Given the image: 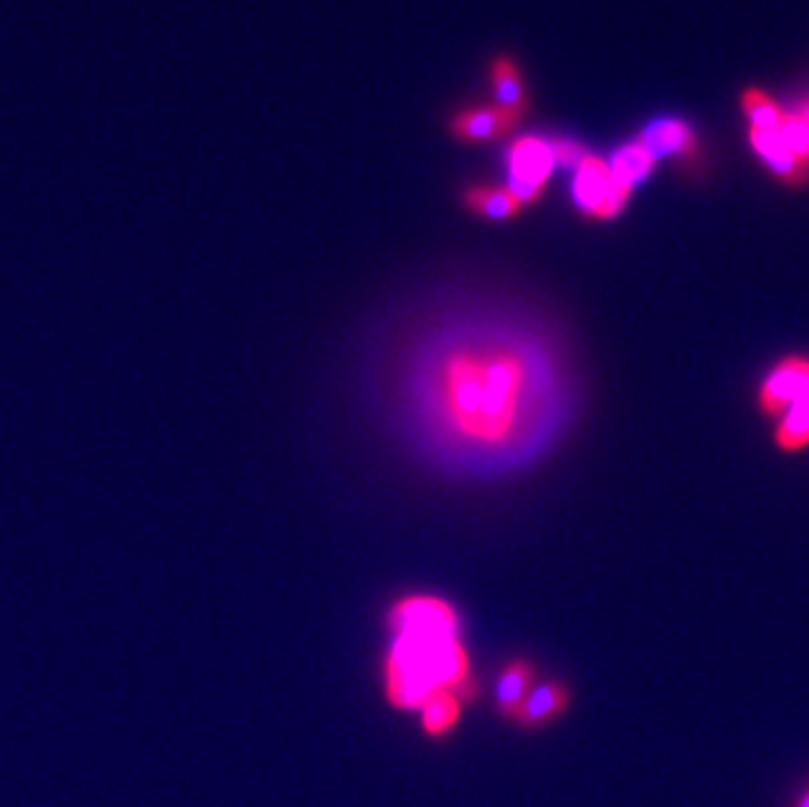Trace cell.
<instances>
[{"label":"cell","instance_id":"6da1fadb","mask_svg":"<svg viewBox=\"0 0 809 807\" xmlns=\"http://www.w3.org/2000/svg\"><path fill=\"white\" fill-rule=\"evenodd\" d=\"M556 385H545L532 344L479 333L440 344L414 376V417L438 449L459 459L519 456L539 436Z\"/></svg>","mask_w":809,"mask_h":807},{"label":"cell","instance_id":"7a4b0ae2","mask_svg":"<svg viewBox=\"0 0 809 807\" xmlns=\"http://www.w3.org/2000/svg\"><path fill=\"white\" fill-rule=\"evenodd\" d=\"M385 698L401 711H419L432 695L453 692L472 703L479 687L462 640V616L440 595H406L388 616Z\"/></svg>","mask_w":809,"mask_h":807},{"label":"cell","instance_id":"3957f363","mask_svg":"<svg viewBox=\"0 0 809 807\" xmlns=\"http://www.w3.org/2000/svg\"><path fill=\"white\" fill-rule=\"evenodd\" d=\"M631 192L614 179L608 163L597 155H587L576 166L571 181V200L584 218L614 221L623 213Z\"/></svg>","mask_w":809,"mask_h":807},{"label":"cell","instance_id":"277c9868","mask_svg":"<svg viewBox=\"0 0 809 807\" xmlns=\"http://www.w3.org/2000/svg\"><path fill=\"white\" fill-rule=\"evenodd\" d=\"M552 168H556V153L552 142L543 137H519L505 150V176H509V192L522 205L537 202L545 192Z\"/></svg>","mask_w":809,"mask_h":807},{"label":"cell","instance_id":"5b68a950","mask_svg":"<svg viewBox=\"0 0 809 807\" xmlns=\"http://www.w3.org/2000/svg\"><path fill=\"white\" fill-rule=\"evenodd\" d=\"M809 383V359L792 354L768 372L760 383L758 406L765 417H781L797 402L801 389Z\"/></svg>","mask_w":809,"mask_h":807},{"label":"cell","instance_id":"8992f818","mask_svg":"<svg viewBox=\"0 0 809 807\" xmlns=\"http://www.w3.org/2000/svg\"><path fill=\"white\" fill-rule=\"evenodd\" d=\"M640 142L647 147V153L655 157H679L689 163L700 157V142H697L694 129L683 118L661 116L644 127Z\"/></svg>","mask_w":809,"mask_h":807},{"label":"cell","instance_id":"52a82bcc","mask_svg":"<svg viewBox=\"0 0 809 807\" xmlns=\"http://www.w3.org/2000/svg\"><path fill=\"white\" fill-rule=\"evenodd\" d=\"M749 147L765 163L768 170L775 174V179L788 183V187H807L809 183V163L788 150L778 131L749 129Z\"/></svg>","mask_w":809,"mask_h":807},{"label":"cell","instance_id":"ba28073f","mask_svg":"<svg viewBox=\"0 0 809 807\" xmlns=\"http://www.w3.org/2000/svg\"><path fill=\"white\" fill-rule=\"evenodd\" d=\"M522 118L524 116L511 114V110L498 108V105H492V108H469L453 116L449 129L462 142H490L514 131Z\"/></svg>","mask_w":809,"mask_h":807},{"label":"cell","instance_id":"9c48e42d","mask_svg":"<svg viewBox=\"0 0 809 807\" xmlns=\"http://www.w3.org/2000/svg\"><path fill=\"white\" fill-rule=\"evenodd\" d=\"M569 705H571V690L566 681H558V679L537 681V685L530 690L527 698H524V703L519 705L514 724L519 726L550 724L552 719L563 716Z\"/></svg>","mask_w":809,"mask_h":807},{"label":"cell","instance_id":"30bf717a","mask_svg":"<svg viewBox=\"0 0 809 807\" xmlns=\"http://www.w3.org/2000/svg\"><path fill=\"white\" fill-rule=\"evenodd\" d=\"M537 685V668L527 658H511L501 668L496 685V708L505 721H514L519 705L524 703L532 687Z\"/></svg>","mask_w":809,"mask_h":807},{"label":"cell","instance_id":"8fae6325","mask_svg":"<svg viewBox=\"0 0 809 807\" xmlns=\"http://www.w3.org/2000/svg\"><path fill=\"white\" fill-rule=\"evenodd\" d=\"M490 90L496 97V105L511 114L524 116L530 108L527 87H524L522 69H519L514 58L498 56L490 66Z\"/></svg>","mask_w":809,"mask_h":807},{"label":"cell","instance_id":"7c38bea8","mask_svg":"<svg viewBox=\"0 0 809 807\" xmlns=\"http://www.w3.org/2000/svg\"><path fill=\"white\" fill-rule=\"evenodd\" d=\"M655 163L657 161L647 153V147L637 140V142H627V144H621V147H616L614 155H610L608 168H610V174H614V179L631 192L637 183L647 181L650 176H653Z\"/></svg>","mask_w":809,"mask_h":807},{"label":"cell","instance_id":"4fadbf2b","mask_svg":"<svg viewBox=\"0 0 809 807\" xmlns=\"http://www.w3.org/2000/svg\"><path fill=\"white\" fill-rule=\"evenodd\" d=\"M464 205L469 213L479 215V218L488 221H509L516 218L522 213L524 205L516 200L509 189H498V187H469L464 192Z\"/></svg>","mask_w":809,"mask_h":807},{"label":"cell","instance_id":"5bb4252c","mask_svg":"<svg viewBox=\"0 0 809 807\" xmlns=\"http://www.w3.org/2000/svg\"><path fill=\"white\" fill-rule=\"evenodd\" d=\"M773 438L781 451H801L809 446V383L801 389L797 402L778 417Z\"/></svg>","mask_w":809,"mask_h":807},{"label":"cell","instance_id":"9a60e30c","mask_svg":"<svg viewBox=\"0 0 809 807\" xmlns=\"http://www.w3.org/2000/svg\"><path fill=\"white\" fill-rule=\"evenodd\" d=\"M464 700L453 692H438L432 695L427 703L419 708V716H423V729L430 737H443L449 734L453 726L462 719Z\"/></svg>","mask_w":809,"mask_h":807},{"label":"cell","instance_id":"2e32d148","mask_svg":"<svg viewBox=\"0 0 809 807\" xmlns=\"http://www.w3.org/2000/svg\"><path fill=\"white\" fill-rule=\"evenodd\" d=\"M741 110H745V116L749 118V129L762 131H778L786 114L768 92H762L758 87H747L741 92Z\"/></svg>","mask_w":809,"mask_h":807},{"label":"cell","instance_id":"e0dca14e","mask_svg":"<svg viewBox=\"0 0 809 807\" xmlns=\"http://www.w3.org/2000/svg\"><path fill=\"white\" fill-rule=\"evenodd\" d=\"M552 142V153H556V166L563 168H576L584 157L590 155V150L582 142L571 140V137H558Z\"/></svg>","mask_w":809,"mask_h":807},{"label":"cell","instance_id":"ac0fdd59","mask_svg":"<svg viewBox=\"0 0 809 807\" xmlns=\"http://www.w3.org/2000/svg\"><path fill=\"white\" fill-rule=\"evenodd\" d=\"M792 114H794V116H799V118H805V121L809 123V95H807V97H801V100L794 103Z\"/></svg>","mask_w":809,"mask_h":807},{"label":"cell","instance_id":"d6986e66","mask_svg":"<svg viewBox=\"0 0 809 807\" xmlns=\"http://www.w3.org/2000/svg\"><path fill=\"white\" fill-rule=\"evenodd\" d=\"M797 807H809V792H807V795H805V797H801V799H799V805H797Z\"/></svg>","mask_w":809,"mask_h":807}]
</instances>
